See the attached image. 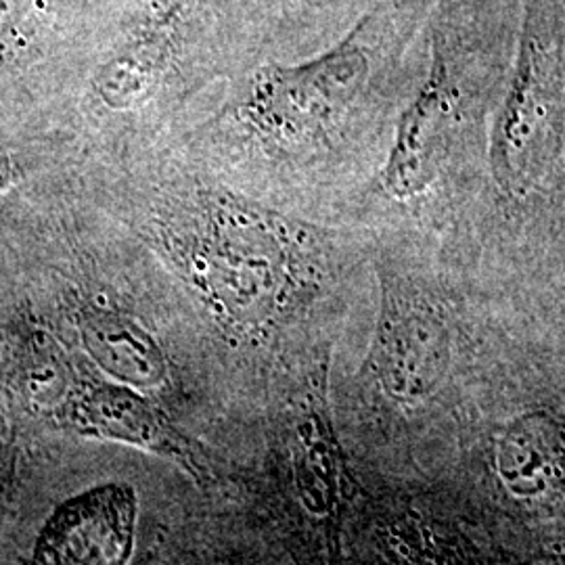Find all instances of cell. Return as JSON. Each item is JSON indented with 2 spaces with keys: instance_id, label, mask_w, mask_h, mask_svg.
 I'll return each mask as SVG.
<instances>
[{
  "instance_id": "cell-1",
  "label": "cell",
  "mask_w": 565,
  "mask_h": 565,
  "mask_svg": "<svg viewBox=\"0 0 565 565\" xmlns=\"http://www.w3.org/2000/svg\"><path fill=\"white\" fill-rule=\"evenodd\" d=\"M377 312L356 373L363 419L382 431L463 417L513 340L505 310L443 239L401 231L371 256Z\"/></svg>"
},
{
  "instance_id": "cell-2",
  "label": "cell",
  "mask_w": 565,
  "mask_h": 565,
  "mask_svg": "<svg viewBox=\"0 0 565 565\" xmlns=\"http://www.w3.org/2000/svg\"><path fill=\"white\" fill-rule=\"evenodd\" d=\"M520 30V0H429L422 74L373 181L413 233L448 237L476 202Z\"/></svg>"
},
{
  "instance_id": "cell-3",
  "label": "cell",
  "mask_w": 565,
  "mask_h": 565,
  "mask_svg": "<svg viewBox=\"0 0 565 565\" xmlns=\"http://www.w3.org/2000/svg\"><path fill=\"white\" fill-rule=\"evenodd\" d=\"M151 239L224 338L266 345L333 289V235L224 189H193L151 218Z\"/></svg>"
},
{
  "instance_id": "cell-4",
  "label": "cell",
  "mask_w": 565,
  "mask_h": 565,
  "mask_svg": "<svg viewBox=\"0 0 565 565\" xmlns=\"http://www.w3.org/2000/svg\"><path fill=\"white\" fill-rule=\"evenodd\" d=\"M564 189L565 2L520 0L518 41L492 116L482 186L445 242L484 268Z\"/></svg>"
},
{
  "instance_id": "cell-5",
  "label": "cell",
  "mask_w": 565,
  "mask_h": 565,
  "mask_svg": "<svg viewBox=\"0 0 565 565\" xmlns=\"http://www.w3.org/2000/svg\"><path fill=\"white\" fill-rule=\"evenodd\" d=\"M429 0H398L369 11L321 53L296 63H266L237 105L243 126L273 151L317 158L350 141L384 99L387 61L424 25Z\"/></svg>"
},
{
  "instance_id": "cell-6",
  "label": "cell",
  "mask_w": 565,
  "mask_h": 565,
  "mask_svg": "<svg viewBox=\"0 0 565 565\" xmlns=\"http://www.w3.org/2000/svg\"><path fill=\"white\" fill-rule=\"evenodd\" d=\"M329 348L303 359L243 484L294 565H343L350 471L329 401Z\"/></svg>"
},
{
  "instance_id": "cell-7",
  "label": "cell",
  "mask_w": 565,
  "mask_h": 565,
  "mask_svg": "<svg viewBox=\"0 0 565 565\" xmlns=\"http://www.w3.org/2000/svg\"><path fill=\"white\" fill-rule=\"evenodd\" d=\"M60 419L82 438L130 446L174 465L202 488L221 484L218 463L207 446L181 427L158 398L95 371L82 373Z\"/></svg>"
},
{
  "instance_id": "cell-8",
  "label": "cell",
  "mask_w": 565,
  "mask_h": 565,
  "mask_svg": "<svg viewBox=\"0 0 565 565\" xmlns=\"http://www.w3.org/2000/svg\"><path fill=\"white\" fill-rule=\"evenodd\" d=\"M480 277L513 327L565 363V189Z\"/></svg>"
},
{
  "instance_id": "cell-9",
  "label": "cell",
  "mask_w": 565,
  "mask_h": 565,
  "mask_svg": "<svg viewBox=\"0 0 565 565\" xmlns=\"http://www.w3.org/2000/svg\"><path fill=\"white\" fill-rule=\"evenodd\" d=\"M141 501L121 480L86 486L53 509L32 565H130L139 545Z\"/></svg>"
},
{
  "instance_id": "cell-10",
  "label": "cell",
  "mask_w": 565,
  "mask_h": 565,
  "mask_svg": "<svg viewBox=\"0 0 565 565\" xmlns=\"http://www.w3.org/2000/svg\"><path fill=\"white\" fill-rule=\"evenodd\" d=\"M198 0H149L126 23L93 72L95 99L109 111H135L174 70L193 28Z\"/></svg>"
},
{
  "instance_id": "cell-11",
  "label": "cell",
  "mask_w": 565,
  "mask_h": 565,
  "mask_svg": "<svg viewBox=\"0 0 565 565\" xmlns=\"http://www.w3.org/2000/svg\"><path fill=\"white\" fill-rule=\"evenodd\" d=\"M72 323L82 354L105 380L158 401L174 390L172 359L160 335L124 303L84 294L72 303Z\"/></svg>"
},
{
  "instance_id": "cell-12",
  "label": "cell",
  "mask_w": 565,
  "mask_h": 565,
  "mask_svg": "<svg viewBox=\"0 0 565 565\" xmlns=\"http://www.w3.org/2000/svg\"><path fill=\"white\" fill-rule=\"evenodd\" d=\"M25 174H28L25 166L15 156L0 151V193L20 184L25 179Z\"/></svg>"
},
{
  "instance_id": "cell-13",
  "label": "cell",
  "mask_w": 565,
  "mask_h": 565,
  "mask_svg": "<svg viewBox=\"0 0 565 565\" xmlns=\"http://www.w3.org/2000/svg\"><path fill=\"white\" fill-rule=\"evenodd\" d=\"M564 2H565V0H564Z\"/></svg>"
}]
</instances>
